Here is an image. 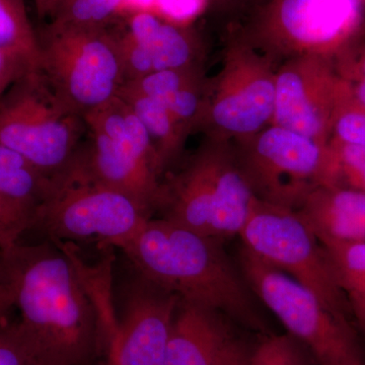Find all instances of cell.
I'll list each match as a JSON object with an SVG mask.
<instances>
[{
	"instance_id": "9",
	"label": "cell",
	"mask_w": 365,
	"mask_h": 365,
	"mask_svg": "<svg viewBox=\"0 0 365 365\" xmlns=\"http://www.w3.org/2000/svg\"><path fill=\"white\" fill-rule=\"evenodd\" d=\"M129 264L121 289L112 288L120 304L104 329L108 365H163L180 297Z\"/></svg>"
},
{
	"instance_id": "22",
	"label": "cell",
	"mask_w": 365,
	"mask_h": 365,
	"mask_svg": "<svg viewBox=\"0 0 365 365\" xmlns=\"http://www.w3.org/2000/svg\"><path fill=\"white\" fill-rule=\"evenodd\" d=\"M309 356V350L289 334L271 335L250 348L245 365H313Z\"/></svg>"
},
{
	"instance_id": "7",
	"label": "cell",
	"mask_w": 365,
	"mask_h": 365,
	"mask_svg": "<svg viewBox=\"0 0 365 365\" xmlns=\"http://www.w3.org/2000/svg\"><path fill=\"white\" fill-rule=\"evenodd\" d=\"M150 216L128 196L93 182L60 176L36 209L32 228L51 242H103L123 250Z\"/></svg>"
},
{
	"instance_id": "30",
	"label": "cell",
	"mask_w": 365,
	"mask_h": 365,
	"mask_svg": "<svg viewBox=\"0 0 365 365\" xmlns=\"http://www.w3.org/2000/svg\"><path fill=\"white\" fill-rule=\"evenodd\" d=\"M353 98L365 108V55L359 63V73L352 91Z\"/></svg>"
},
{
	"instance_id": "32",
	"label": "cell",
	"mask_w": 365,
	"mask_h": 365,
	"mask_svg": "<svg viewBox=\"0 0 365 365\" xmlns=\"http://www.w3.org/2000/svg\"><path fill=\"white\" fill-rule=\"evenodd\" d=\"M58 0H34L38 16L42 20L51 19Z\"/></svg>"
},
{
	"instance_id": "5",
	"label": "cell",
	"mask_w": 365,
	"mask_h": 365,
	"mask_svg": "<svg viewBox=\"0 0 365 365\" xmlns=\"http://www.w3.org/2000/svg\"><path fill=\"white\" fill-rule=\"evenodd\" d=\"M162 187L160 218L222 242L239 237L257 200L240 168L212 153Z\"/></svg>"
},
{
	"instance_id": "11",
	"label": "cell",
	"mask_w": 365,
	"mask_h": 365,
	"mask_svg": "<svg viewBox=\"0 0 365 365\" xmlns=\"http://www.w3.org/2000/svg\"><path fill=\"white\" fill-rule=\"evenodd\" d=\"M359 20V0H277L267 23L295 44L327 48L349 37Z\"/></svg>"
},
{
	"instance_id": "19",
	"label": "cell",
	"mask_w": 365,
	"mask_h": 365,
	"mask_svg": "<svg viewBox=\"0 0 365 365\" xmlns=\"http://www.w3.org/2000/svg\"><path fill=\"white\" fill-rule=\"evenodd\" d=\"M0 50L19 55L39 69V37L29 19L25 0H0Z\"/></svg>"
},
{
	"instance_id": "29",
	"label": "cell",
	"mask_w": 365,
	"mask_h": 365,
	"mask_svg": "<svg viewBox=\"0 0 365 365\" xmlns=\"http://www.w3.org/2000/svg\"><path fill=\"white\" fill-rule=\"evenodd\" d=\"M14 309V297L11 294H0V332L6 329L11 321V311Z\"/></svg>"
},
{
	"instance_id": "24",
	"label": "cell",
	"mask_w": 365,
	"mask_h": 365,
	"mask_svg": "<svg viewBox=\"0 0 365 365\" xmlns=\"http://www.w3.org/2000/svg\"><path fill=\"white\" fill-rule=\"evenodd\" d=\"M35 210L0 194V250L20 242L32 230Z\"/></svg>"
},
{
	"instance_id": "15",
	"label": "cell",
	"mask_w": 365,
	"mask_h": 365,
	"mask_svg": "<svg viewBox=\"0 0 365 365\" xmlns=\"http://www.w3.org/2000/svg\"><path fill=\"white\" fill-rule=\"evenodd\" d=\"M274 117L277 126L318 141L325 132L327 117L307 93L304 78L297 72L284 71L275 83Z\"/></svg>"
},
{
	"instance_id": "14",
	"label": "cell",
	"mask_w": 365,
	"mask_h": 365,
	"mask_svg": "<svg viewBox=\"0 0 365 365\" xmlns=\"http://www.w3.org/2000/svg\"><path fill=\"white\" fill-rule=\"evenodd\" d=\"M274 103L275 83L258 78L220 98L213 106L211 116L225 130L250 133L260 128L272 116Z\"/></svg>"
},
{
	"instance_id": "21",
	"label": "cell",
	"mask_w": 365,
	"mask_h": 365,
	"mask_svg": "<svg viewBox=\"0 0 365 365\" xmlns=\"http://www.w3.org/2000/svg\"><path fill=\"white\" fill-rule=\"evenodd\" d=\"M125 0H58L51 25L78 29H104L114 20Z\"/></svg>"
},
{
	"instance_id": "13",
	"label": "cell",
	"mask_w": 365,
	"mask_h": 365,
	"mask_svg": "<svg viewBox=\"0 0 365 365\" xmlns=\"http://www.w3.org/2000/svg\"><path fill=\"white\" fill-rule=\"evenodd\" d=\"M321 244L365 242V193L318 186L297 209Z\"/></svg>"
},
{
	"instance_id": "27",
	"label": "cell",
	"mask_w": 365,
	"mask_h": 365,
	"mask_svg": "<svg viewBox=\"0 0 365 365\" xmlns=\"http://www.w3.org/2000/svg\"><path fill=\"white\" fill-rule=\"evenodd\" d=\"M35 67L23 57L0 50V97L14 81Z\"/></svg>"
},
{
	"instance_id": "23",
	"label": "cell",
	"mask_w": 365,
	"mask_h": 365,
	"mask_svg": "<svg viewBox=\"0 0 365 365\" xmlns=\"http://www.w3.org/2000/svg\"><path fill=\"white\" fill-rule=\"evenodd\" d=\"M334 112V130L339 143L365 148V108L343 88Z\"/></svg>"
},
{
	"instance_id": "17",
	"label": "cell",
	"mask_w": 365,
	"mask_h": 365,
	"mask_svg": "<svg viewBox=\"0 0 365 365\" xmlns=\"http://www.w3.org/2000/svg\"><path fill=\"white\" fill-rule=\"evenodd\" d=\"M52 180L16 151L0 144V194L36 209L49 195Z\"/></svg>"
},
{
	"instance_id": "10",
	"label": "cell",
	"mask_w": 365,
	"mask_h": 365,
	"mask_svg": "<svg viewBox=\"0 0 365 365\" xmlns=\"http://www.w3.org/2000/svg\"><path fill=\"white\" fill-rule=\"evenodd\" d=\"M113 34L125 83L158 71L182 68L191 60L192 46L186 34L150 11L140 9L129 14L123 32Z\"/></svg>"
},
{
	"instance_id": "3",
	"label": "cell",
	"mask_w": 365,
	"mask_h": 365,
	"mask_svg": "<svg viewBox=\"0 0 365 365\" xmlns=\"http://www.w3.org/2000/svg\"><path fill=\"white\" fill-rule=\"evenodd\" d=\"M86 133L83 115L39 69L26 72L0 97V144L51 180L66 172Z\"/></svg>"
},
{
	"instance_id": "26",
	"label": "cell",
	"mask_w": 365,
	"mask_h": 365,
	"mask_svg": "<svg viewBox=\"0 0 365 365\" xmlns=\"http://www.w3.org/2000/svg\"><path fill=\"white\" fill-rule=\"evenodd\" d=\"M160 103L181 125L193 120L200 110V101L190 78Z\"/></svg>"
},
{
	"instance_id": "25",
	"label": "cell",
	"mask_w": 365,
	"mask_h": 365,
	"mask_svg": "<svg viewBox=\"0 0 365 365\" xmlns=\"http://www.w3.org/2000/svg\"><path fill=\"white\" fill-rule=\"evenodd\" d=\"M0 365H43L16 322L0 332Z\"/></svg>"
},
{
	"instance_id": "16",
	"label": "cell",
	"mask_w": 365,
	"mask_h": 365,
	"mask_svg": "<svg viewBox=\"0 0 365 365\" xmlns=\"http://www.w3.org/2000/svg\"><path fill=\"white\" fill-rule=\"evenodd\" d=\"M127 103L148 130L157 151L162 172L179 148L181 124L160 101L148 97L132 86L123 85L118 93Z\"/></svg>"
},
{
	"instance_id": "31",
	"label": "cell",
	"mask_w": 365,
	"mask_h": 365,
	"mask_svg": "<svg viewBox=\"0 0 365 365\" xmlns=\"http://www.w3.org/2000/svg\"><path fill=\"white\" fill-rule=\"evenodd\" d=\"M250 348L246 343L240 341L239 344L235 348L234 351L230 355L225 365H245L248 357Z\"/></svg>"
},
{
	"instance_id": "12",
	"label": "cell",
	"mask_w": 365,
	"mask_h": 365,
	"mask_svg": "<svg viewBox=\"0 0 365 365\" xmlns=\"http://www.w3.org/2000/svg\"><path fill=\"white\" fill-rule=\"evenodd\" d=\"M227 317L180 299L163 365H225L240 343Z\"/></svg>"
},
{
	"instance_id": "18",
	"label": "cell",
	"mask_w": 365,
	"mask_h": 365,
	"mask_svg": "<svg viewBox=\"0 0 365 365\" xmlns=\"http://www.w3.org/2000/svg\"><path fill=\"white\" fill-rule=\"evenodd\" d=\"M334 279L351 306L353 316L365 313V242L322 244Z\"/></svg>"
},
{
	"instance_id": "2",
	"label": "cell",
	"mask_w": 365,
	"mask_h": 365,
	"mask_svg": "<svg viewBox=\"0 0 365 365\" xmlns=\"http://www.w3.org/2000/svg\"><path fill=\"white\" fill-rule=\"evenodd\" d=\"M223 242L151 217L121 251L137 270L180 299L218 312L245 328L265 330L260 300Z\"/></svg>"
},
{
	"instance_id": "35",
	"label": "cell",
	"mask_w": 365,
	"mask_h": 365,
	"mask_svg": "<svg viewBox=\"0 0 365 365\" xmlns=\"http://www.w3.org/2000/svg\"><path fill=\"white\" fill-rule=\"evenodd\" d=\"M361 325L362 328H364V332H365V322L364 323L360 324Z\"/></svg>"
},
{
	"instance_id": "8",
	"label": "cell",
	"mask_w": 365,
	"mask_h": 365,
	"mask_svg": "<svg viewBox=\"0 0 365 365\" xmlns=\"http://www.w3.org/2000/svg\"><path fill=\"white\" fill-rule=\"evenodd\" d=\"M239 237L242 247L350 321L351 306L334 279L323 246L297 210L256 200Z\"/></svg>"
},
{
	"instance_id": "4",
	"label": "cell",
	"mask_w": 365,
	"mask_h": 365,
	"mask_svg": "<svg viewBox=\"0 0 365 365\" xmlns=\"http://www.w3.org/2000/svg\"><path fill=\"white\" fill-rule=\"evenodd\" d=\"M237 264L255 295L317 364L365 365L350 321L334 314L313 292L245 247L240 249Z\"/></svg>"
},
{
	"instance_id": "6",
	"label": "cell",
	"mask_w": 365,
	"mask_h": 365,
	"mask_svg": "<svg viewBox=\"0 0 365 365\" xmlns=\"http://www.w3.org/2000/svg\"><path fill=\"white\" fill-rule=\"evenodd\" d=\"M39 43V71L53 90L83 116L116 97L125 83L116 39L107 28L49 24Z\"/></svg>"
},
{
	"instance_id": "28",
	"label": "cell",
	"mask_w": 365,
	"mask_h": 365,
	"mask_svg": "<svg viewBox=\"0 0 365 365\" xmlns=\"http://www.w3.org/2000/svg\"><path fill=\"white\" fill-rule=\"evenodd\" d=\"M158 2L163 13L177 21L194 16L203 4V0H158Z\"/></svg>"
},
{
	"instance_id": "1",
	"label": "cell",
	"mask_w": 365,
	"mask_h": 365,
	"mask_svg": "<svg viewBox=\"0 0 365 365\" xmlns=\"http://www.w3.org/2000/svg\"><path fill=\"white\" fill-rule=\"evenodd\" d=\"M19 331L43 365H91L105 338L95 300L66 242L0 250Z\"/></svg>"
},
{
	"instance_id": "20",
	"label": "cell",
	"mask_w": 365,
	"mask_h": 365,
	"mask_svg": "<svg viewBox=\"0 0 365 365\" xmlns=\"http://www.w3.org/2000/svg\"><path fill=\"white\" fill-rule=\"evenodd\" d=\"M319 186L352 189L365 193V148L337 141L326 151Z\"/></svg>"
},
{
	"instance_id": "33",
	"label": "cell",
	"mask_w": 365,
	"mask_h": 365,
	"mask_svg": "<svg viewBox=\"0 0 365 365\" xmlns=\"http://www.w3.org/2000/svg\"><path fill=\"white\" fill-rule=\"evenodd\" d=\"M0 294H11V287H9V281H7L6 271L2 265L1 256H0Z\"/></svg>"
},
{
	"instance_id": "34",
	"label": "cell",
	"mask_w": 365,
	"mask_h": 365,
	"mask_svg": "<svg viewBox=\"0 0 365 365\" xmlns=\"http://www.w3.org/2000/svg\"><path fill=\"white\" fill-rule=\"evenodd\" d=\"M357 321L359 322V324L364 323V322H365V313L364 314H362L361 317H359V318L357 319Z\"/></svg>"
}]
</instances>
